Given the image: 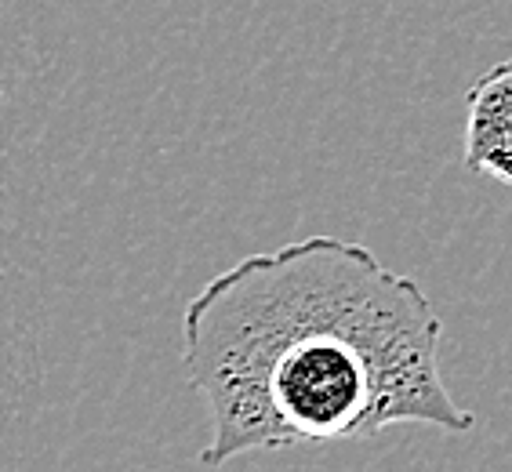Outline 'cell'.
I'll use <instances>...</instances> for the list:
<instances>
[{
    "mask_svg": "<svg viewBox=\"0 0 512 472\" xmlns=\"http://www.w3.org/2000/svg\"><path fill=\"white\" fill-rule=\"evenodd\" d=\"M444 320L414 276L371 247L306 236L211 276L182 313V371L204 396L207 469L240 454L433 425L476 414L440 374Z\"/></svg>",
    "mask_w": 512,
    "mask_h": 472,
    "instance_id": "1",
    "label": "cell"
},
{
    "mask_svg": "<svg viewBox=\"0 0 512 472\" xmlns=\"http://www.w3.org/2000/svg\"><path fill=\"white\" fill-rule=\"evenodd\" d=\"M465 168L512 186V66L498 62L465 99Z\"/></svg>",
    "mask_w": 512,
    "mask_h": 472,
    "instance_id": "2",
    "label": "cell"
}]
</instances>
